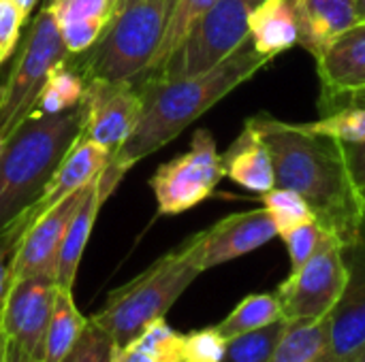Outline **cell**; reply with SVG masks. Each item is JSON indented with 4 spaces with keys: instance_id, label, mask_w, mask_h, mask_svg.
Listing matches in <instances>:
<instances>
[{
    "instance_id": "13",
    "label": "cell",
    "mask_w": 365,
    "mask_h": 362,
    "mask_svg": "<svg viewBox=\"0 0 365 362\" xmlns=\"http://www.w3.org/2000/svg\"><path fill=\"white\" fill-rule=\"evenodd\" d=\"M56 288V282L49 277H21L11 282L0 307V326L6 341L41 358Z\"/></svg>"
},
{
    "instance_id": "8",
    "label": "cell",
    "mask_w": 365,
    "mask_h": 362,
    "mask_svg": "<svg viewBox=\"0 0 365 362\" xmlns=\"http://www.w3.org/2000/svg\"><path fill=\"white\" fill-rule=\"evenodd\" d=\"M225 179L216 139L207 128L192 134L190 149L160 164L150 179L158 215H180L207 201Z\"/></svg>"
},
{
    "instance_id": "24",
    "label": "cell",
    "mask_w": 365,
    "mask_h": 362,
    "mask_svg": "<svg viewBox=\"0 0 365 362\" xmlns=\"http://www.w3.org/2000/svg\"><path fill=\"white\" fill-rule=\"evenodd\" d=\"M113 362H184V335L165 318L154 320L128 344L115 348Z\"/></svg>"
},
{
    "instance_id": "12",
    "label": "cell",
    "mask_w": 365,
    "mask_h": 362,
    "mask_svg": "<svg viewBox=\"0 0 365 362\" xmlns=\"http://www.w3.org/2000/svg\"><path fill=\"white\" fill-rule=\"evenodd\" d=\"M346 286L329 314L331 348L323 362H353L365 350V220L344 245Z\"/></svg>"
},
{
    "instance_id": "42",
    "label": "cell",
    "mask_w": 365,
    "mask_h": 362,
    "mask_svg": "<svg viewBox=\"0 0 365 362\" xmlns=\"http://www.w3.org/2000/svg\"><path fill=\"white\" fill-rule=\"evenodd\" d=\"M353 362H365V350L364 352H361V354H359V356H357V358H355V361Z\"/></svg>"
},
{
    "instance_id": "36",
    "label": "cell",
    "mask_w": 365,
    "mask_h": 362,
    "mask_svg": "<svg viewBox=\"0 0 365 362\" xmlns=\"http://www.w3.org/2000/svg\"><path fill=\"white\" fill-rule=\"evenodd\" d=\"M26 17L13 0H0V64L15 51Z\"/></svg>"
},
{
    "instance_id": "11",
    "label": "cell",
    "mask_w": 365,
    "mask_h": 362,
    "mask_svg": "<svg viewBox=\"0 0 365 362\" xmlns=\"http://www.w3.org/2000/svg\"><path fill=\"white\" fill-rule=\"evenodd\" d=\"M278 237L276 224L265 207L231 213L210 228L182 243L192 265L203 273L225 262L237 260Z\"/></svg>"
},
{
    "instance_id": "33",
    "label": "cell",
    "mask_w": 365,
    "mask_h": 362,
    "mask_svg": "<svg viewBox=\"0 0 365 362\" xmlns=\"http://www.w3.org/2000/svg\"><path fill=\"white\" fill-rule=\"evenodd\" d=\"M227 337L216 326H205L184 335V362H220L227 350Z\"/></svg>"
},
{
    "instance_id": "3",
    "label": "cell",
    "mask_w": 365,
    "mask_h": 362,
    "mask_svg": "<svg viewBox=\"0 0 365 362\" xmlns=\"http://www.w3.org/2000/svg\"><path fill=\"white\" fill-rule=\"evenodd\" d=\"M81 132V107L32 113L0 147V233L41 198L56 166Z\"/></svg>"
},
{
    "instance_id": "40",
    "label": "cell",
    "mask_w": 365,
    "mask_h": 362,
    "mask_svg": "<svg viewBox=\"0 0 365 362\" xmlns=\"http://www.w3.org/2000/svg\"><path fill=\"white\" fill-rule=\"evenodd\" d=\"M0 362H4V335L0 339Z\"/></svg>"
},
{
    "instance_id": "28",
    "label": "cell",
    "mask_w": 365,
    "mask_h": 362,
    "mask_svg": "<svg viewBox=\"0 0 365 362\" xmlns=\"http://www.w3.org/2000/svg\"><path fill=\"white\" fill-rule=\"evenodd\" d=\"M306 130L329 137L342 145H364L365 143V107L344 105L317 122H299Z\"/></svg>"
},
{
    "instance_id": "15",
    "label": "cell",
    "mask_w": 365,
    "mask_h": 362,
    "mask_svg": "<svg viewBox=\"0 0 365 362\" xmlns=\"http://www.w3.org/2000/svg\"><path fill=\"white\" fill-rule=\"evenodd\" d=\"M314 64L321 79L319 109L344 94L365 90V19L338 34Z\"/></svg>"
},
{
    "instance_id": "5",
    "label": "cell",
    "mask_w": 365,
    "mask_h": 362,
    "mask_svg": "<svg viewBox=\"0 0 365 362\" xmlns=\"http://www.w3.org/2000/svg\"><path fill=\"white\" fill-rule=\"evenodd\" d=\"M201 275L182 245L152 262L128 284L109 292L101 312L90 320L120 348L137 337L150 322L165 318L175 301Z\"/></svg>"
},
{
    "instance_id": "1",
    "label": "cell",
    "mask_w": 365,
    "mask_h": 362,
    "mask_svg": "<svg viewBox=\"0 0 365 362\" xmlns=\"http://www.w3.org/2000/svg\"><path fill=\"white\" fill-rule=\"evenodd\" d=\"M269 62L246 38L225 62L201 75L135 83L141 94V115L130 139L111 156L107 169L101 173L103 194L109 198L133 164L169 145L205 111L252 79Z\"/></svg>"
},
{
    "instance_id": "34",
    "label": "cell",
    "mask_w": 365,
    "mask_h": 362,
    "mask_svg": "<svg viewBox=\"0 0 365 362\" xmlns=\"http://www.w3.org/2000/svg\"><path fill=\"white\" fill-rule=\"evenodd\" d=\"M28 224H30V213L26 211L9 228H4L0 233V307H2V303L6 299L9 288H11V282H13V258H15L21 233L26 230Z\"/></svg>"
},
{
    "instance_id": "20",
    "label": "cell",
    "mask_w": 365,
    "mask_h": 362,
    "mask_svg": "<svg viewBox=\"0 0 365 362\" xmlns=\"http://www.w3.org/2000/svg\"><path fill=\"white\" fill-rule=\"evenodd\" d=\"M105 201H107V196L101 190V177H98L86 188V192L68 222V228H66V235H64V241L60 247V256H58V269H56V286L58 288L73 290L83 250L88 245L94 222H96L98 211L105 205Z\"/></svg>"
},
{
    "instance_id": "29",
    "label": "cell",
    "mask_w": 365,
    "mask_h": 362,
    "mask_svg": "<svg viewBox=\"0 0 365 362\" xmlns=\"http://www.w3.org/2000/svg\"><path fill=\"white\" fill-rule=\"evenodd\" d=\"M284 331V322H274L259 331H250L227 341V350L220 362H269L276 344Z\"/></svg>"
},
{
    "instance_id": "27",
    "label": "cell",
    "mask_w": 365,
    "mask_h": 362,
    "mask_svg": "<svg viewBox=\"0 0 365 362\" xmlns=\"http://www.w3.org/2000/svg\"><path fill=\"white\" fill-rule=\"evenodd\" d=\"M83 87H86V79L75 70V66L68 62V55H66V60H62L51 70L38 96L34 113L53 115V113H62V111L77 107L83 96Z\"/></svg>"
},
{
    "instance_id": "25",
    "label": "cell",
    "mask_w": 365,
    "mask_h": 362,
    "mask_svg": "<svg viewBox=\"0 0 365 362\" xmlns=\"http://www.w3.org/2000/svg\"><path fill=\"white\" fill-rule=\"evenodd\" d=\"M216 4V0H175L173 2V9L169 13V19H167V26H165V32H163V38L150 60V64L145 66V70L135 79V81H141L150 75H154L171 55L173 51L184 43V38L190 34V30L199 23V19Z\"/></svg>"
},
{
    "instance_id": "17",
    "label": "cell",
    "mask_w": 365,
    "mask_h": 362,
    "mask_svg": "<svg viewBox=\"0 0 365 362\" xmlns=\"http://www.w3.org/2000/svg\"><path fill=\"white\" fill-rule=\"evenodd\" d=\"M289 4L297 23V45L314 60L357 21L355 0H289Z\"/></svg>"
},
{
    "instance_id": "6",
    "label": "cell",
    "mask_w": 365,
    "mask_h": 362,
    "mask_svg": "<svg viewBox=\"0 0 365 362\" xmlns=\"http://www.w3.org/2000/svg\"><path fill=\"white\" fill-rule=\"evenodd\" d=\"M66 55L68 51L62 43L56 17L49 6L43 4L30 21L13 66L0 85V141L34 113L51 70L66 60Z\"/></svg>"
},
{
    "instance_id": "39",
    "label": "cell",
    "mask_w": 365,
    "mask_h": 362,
    "mask_svg": "<svg viewBox=\"0 0 365 362\" xmlns=\"http://www.w3.org/2000/svg\"><path fill=\"white\" fill-rule=\"evenodd\" d=\"M355 9H357V19H365V0H355Z\"/></svg>"
},
{
    "instance_id": "23",
    "label": "cell",
    "mask_w": 365,
    "mask_h": 362,
    "mask_svg": "<svg viewBox=\"0 0 365 362\" xmlns=\"http://www.w3.org/2000/svg\"><path fill=\"white\" fill-rule=\"evenodd\" d=\"M88 320L90 318L81 316V312L77 309L75 299H73V290L56 288L51 316H49V322H47V329H45L41 361H62L68 354V350L77 344V339L81 337Z\"/></svg>"
},
{
    "instance_id": "32",
    "label": "cell",
    "mask_w": 365,
    "mask_h": 362,
    "mask_svg": "<svg viewBox=\"0 0 365 362\" xmlns=\"http://www.w3.org/2000/svg\"><path fill=\"white\" fill-rule=\"evenodd\" d=\"M115 348L118 346L113 339L101 326L88 320L81 337L60 362H113Z\"/></svg>"
},
{
    "instance_id": "14",
    "label": "cell",
    "mask_w": 365,
    "mask_h": 362,
    "mask_svg": "<svg viewBox=\"0 0 365 362\" xmlns=\"http://www.w3.org/2000/svg\"><path fill=\"white\" fill-rule=\"evenodd\" d=\"M86 188L60 198L26 226L13 258V280L49 277L56 282L60 247Z\"/></svg>"
},
{
    "instance_id": "7",
    "label": "cell",
    "mask_w": 365,
    "mask_h": 362,
    "mask_svg": "<svg viewBox=\"0 0 365 362\" xmlns=\"http://www.w3.org/2000/svg\"><path fill=\"white\" fill-rule=\"evenodd\" d=\"M259 2L261 0H216L173 55L154 75L133 83L195 77L218 66L248 38V17Z\"/></svg>"
},
{
    "instance_id": "37",
    "label": "cell",
    "mask_w": 365,
    "mask_h": 362,
    "mask_svg": "<svg viewBox=\"0 0 365 362\" xmlns=\"http://www.w3.org/2000/svg\"><path fill=\"white\" fill-rule=\"evenodd\" d=\"M4 362H43L38 356H32L24 350H19L17 346H13L11 341L4 339Z\"/></svg>"
},
{
    "instance_id": "16",
    "label": "cell",
    "mask_w": 365,
    "mask_h": 362,
    "mask_svg": "<svg viewBox=\"0 0 365 362\" xmlns=\"http://www.w3.org/2000/svg\"><path fill=\"white\" fill-rule=\"evenodd\" d=\"M111 160V154L105 151L103 147H98L96 143H92L90 139H86L81 132L75 139V143L68 147V151L64 154V158L60 160V164L56 166L47 188L43 190L41 198L30 207V222L41 215L43 211H47L51 205H56L60 198L90 186L94 179L101 177V173L107 169Z\"/></svg>"
},
{
    "instance_id": "30",
    "label": "cell",
    "mask_w": 365,
    "mask_h": 362,
    "mask_svg": "<svg viewBox=\"0 0 365 362\" xmlns=\"http://www.w3.org/2000/svg\"><path fill=\"white\" fill-rule=\"evenodd\" d=\"M261 203L269 211L278 235H282L304 222L317 220L310 205L306 203V198L289 188H278V186L272 188L269 192L261 194Z\"/></svg>"
},
{
    "instance_id": "41",
    "label": "cell",
    "mask_w": 365,
    "mask_h": 362,
    "mask_svg": "<svg viewBox=\"0 0 365 362\" xmlns=\"http://www.w3.org/2000/svg\"><path fill=\"white\" fill-rule=\"evenodd\" d=\"M359 194H361V203H364V209H365V183L359 188Z\"/></svg>"
},
{
    "instance_id": "10",
    "label": "cell",
    "mask_w": 365,
    "mask_h": 362,
    "mask_svg": "<svg viewBox=\"0 0 365 362\" xmlns=\"http://www.w3.org/2000/svg\"><path fill=\"white\" fill-rule=\"evenodd\" d=\"M79 107L81 134L113 156L139 122L141 94L133 81L88 79Z\"/></svg>"
},
{
    "instance_id": "43",
    "label": "cell",
    "mask_w": 365,
    "mask_h": 362,
    "mask_svg": "<svg viewBox=\"0 0 365 362\" xmlns=\"http://www.w3.org/2000/svg\"><path fill=\"white\" fill-rule=\"evenodd\" d=\"M0 339H2V326H0Z\"/></svg>"
},
{
    "instance_id": "21",
    "label": "cell",
    "mask_w": 365,
    "mask_h": 362,
    "mask_svg": "<svg viewBox=\"0 0 365 362\" xmlns=\"http://www.w3.org/2000/svg\"><path fill=\"white\" fill-rule=\"evenodd\" d=\"M248 38L269 60L295 47L297 23L289 0H261L248 17Z\"/></svg>"
},
{
    "instance_id": "38",
    "label": "cell",
    "mask_w": 365,
    "mask_h": 362,
    "mask_svg": "<svg viewBox=\"0 0 365 362\" xmlns=\"http://www.w3.org/2000/svg\"><path fill=\"white\" fill-rule=\"evenodd\" d=\"M15 4H17V9L24 13V17L26 19H30V15H32V11H34V6H36V2L38 0H13Z\"/></svg>"
},
{
    "instance_id": "44",
    "label": "cell",
    "mask_w": 365,
    "mask_h": 362,
    "mask_svg": "<svg viewBox=\"0 0 365 362\" xmlns=\"http://www.w3.org/2000/svg\"><path fill=\"white\" fill-rule=\"evenodd\" d=\"M0 147H2V141H0Z\"/></svg>"
},
{
    "instance_id": "2",
    "label": "cell",
    "mask_w": 365,
    "mask_h": 362,
    "mask_svg": "<svg viewBox=\"0 0 365 362\" xmlns=\"http://www.w3.org/2000/svg\"><path fill=\"white\" fill-rule=\"evenodd\" d=\"M248 122L272 154L276 186L304 196L317 222L349 245L365 220V209L342 143L265 111Z\"/></svg>"
},
{
    "instance_id": "4",
    "label": "cell",
    "mask_w": 365,
    "mask_h": 362,
    "mask_svg": "<svg viewBox=\"0 0 365 362\" xmlns=\"http://www.w3.org/2000/svg\"><path fill=\"white\" fill-rule=\"evenodd\" d=\"M175 0H122L98 41L79 55H68L88 79L135 81L150 64Z\"/></svg>"
},
{
    "instance_id": "19",
    "label": "cell",
    "mask_w": 365,
    "mask_h": 362,
    "mask_svg": "<svg viewBox=\"0 0 365 362\" xmlns=\"http://www.w3.org/2000/svg\"><path fill=\"white\" fill-rule=\"evenodd\" d=\"M220 158L225 166V177L233 179L244 190L261 196L276 188L272 154L259 130L248 119L237 139L229 145L225 154H220Z\"/></svg>"
},
{
    "instance_id": "35",
    "label": "cell",
    "mask_w": 365,
    "mask_h": 362,
    "mask_svg": "<svg viewBox=\"0 0 365 362\" xmlns=\"http://www.w3.org/2000/svg\"><path fill=\"white\" fill-rule=\"evenodd\" d=\"M344 105H359V107H365V90L353 92V94H344V96L327 102L325 107H321V115H327L334 109L344 107ZM342 147H344V156H346L349 169L353 173V179L361 188L365 183V143L364 145H342Z\"/></svg>"
},
{
    "instance_id": "22",
    "label": "cell",
    "mask_w": 365,
    "mask_h": 362,
    "mask_svg": "<svg viewBox=\"0 0 365 362\" xmlns=\"http://www.w3.org/2000/svg\"><path fill=\"white\" fill-rule=\"evenodd\" d=\"M329 316L314 322H284V331L269 362H323L329 354Z\"/></svg>"
},
{
    "instance_id": "31",
    "label": "cell",
    "mask_w": 365,
    "mask_h": 362,
    "mask_svg": "<svg viewBox=\"0 0 365 362\" xmlns=\"http://www.w3.org/2000/svg\"><path fill=\"white\" fill-rule=\"evenodd\" d=\"M325 235H327V230L317 220L304 222V224L278 235V237H282V241H284V245L289 250L291 271H297L299 267H304L317 254V250L321 247Z\"/></svg>"
},
{
    "instance_id": "9",
    "label": "cell",
    "mask_w": 365,
    "mask_h": 362,
    "mask_svg": "<svg viewBox=\"0 0 365 362\" xmlns=\"http://www.w3.org/2000/svg\"><path fill=\"white\" fill-rule=\"evenodd\" d=\"M346 286L344 243L325 235L317 254L276 288L284 322H314L327 318Z\"/></svg>"
},
{
    "instance_id": "26",
    "label": "cell",
    "mask_w": 365,
    "mask_h": 362,
    "mask_svg": "<svg viewBox=\"0 0 365 362\" xmlns=\"http://www.w3.org/2000/svg\"><path fill=\"white\" fill-rule=\"evenodd\" d=\"M282 320L280 303L274 292H257L244 297L227 318H222L218 324H214L222 337L231 339L250 331H259L263 326H269L274 322Z\"/></svg>"
},
{
    "instance_id": "18",
    "label": "cell",
    "mask_w": 365,
    "mask_h": 362,
    "mask_svg": "<svg viewBox=\"0 0 365 362\" xmlns=\"http://www.w3.org/2000/svg\"><path fill=\"white\" fill-rule=\"evenodd\" d=\"M45 4L56 17L68 55H79L98 41L122 0H47Z\"/></svg>"
}]
</instances>
